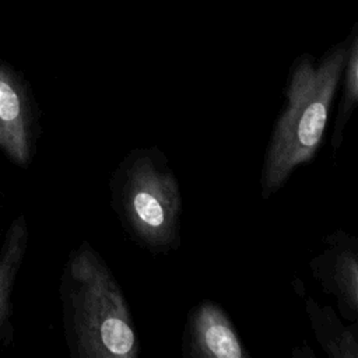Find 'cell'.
I'll list each match as a JSON object with an SVG mask.
<instances>
[{"label": "cell", "mask_w": 358, "mask_h": 358, "mask_svg": "<svg viewBox=\"0 0 358 358\" xmlns=\"http://www.w3.org/2000/svg\"><path fill=\"white\" fill-rule=\"evenodd\" d=\"M60 296L73 358H136L138 334L127 299L103 257L83 241L69 255Z\"/></svg>", "instance_id": "1"}, {"label": "cell", "mask_w": 358, "mask_h": 358, "mask_svg": "<svg viewBox=\"0 0 358 358\" xmlns=\"http://www.w3.org/2000/svg\"><path fill=\"white\" fill-rule=\"evenodd\" d=\"M348 46L327 52L319 63L301 56L292 64L260 172V193L268 200L282 189L292 172L315 159L323 143L333 99L347 60Z\"/></svg>", "instance_id": "2"}, {"label": "cell", "mask_w": 358, "mask_h": 358, "mask_svg": "<svg viewBox=\"0 0 358 358\" xmlns=\"http://www.w3.org/2000/svg\"><path fill=\"white\" fill-rule=\"evenodd\" d=\"M109 193L110 206L134 243L154 256L180 248V186L159 148H131L112 172Z\"/></svg>", "instance_id": "3"}, {"label": "cell", "mask_w": 358, "mask_h": 358, "mask_svg": "<svg viewBox=\"0 0 358 358\" xmlns=\"http://www.w3.org/2000/svg\"><path fill=\"white\" fill-rule=\"evenodd\" d=\"M324 248L309 262L313 278L337 302L340 316L358 319V238L340 229L323 238Z\"/></svg>", "instance_id": "4"}, {"label": "cell", "mask_w": 358, "mask_h": 358, "mask_svg": "<svg viewBox=\"0 0 358 358\" xmlns=\"http://www.w3.org/2000/svg\"><path fill=\"white\" fill-rule=\"evenodd\" d=\"M182 355L186 358L250 357L227 310L211 299H203L189 310Z\"/></svg>", "instance_id": "5"}, {"label": "cell", "mask_w": 358, "mask_h": 358, "mask_svg": "<svg viewBox=\"0 0 358 358\" xmlns=\"http://www.w3.org/2000/svg\"><path fill=\"white\" fill-rule=\"evenodd\" d=\"M35 113L24 83L0 64V148L18 165H27L34 152Z\"/></svg>", "instance_id": "6"}, {"label": "cell", "mask_w": 358, "mask_h": 358, "mask_svg": "<svg viewBox=\"0 0 358 358\" xmlns=\"http://www.w3.org/2000/svg\"><path fill=\"white\" fill-rule=\"evenodd\" d=\"M305 310L320 348L330 358L358 357V324H344L330 305H320L308 298Z\"/></svg>", "instance_id": "7"}, {"label": "cell", "mask_w": 358, "mask_h": 358, "mask_svg": "<svg viewBox=\"0 0 358 358\" xmlns=\"http://www.w3.org/2000/svg\"><path fill=\"white\" fill-rule=\"evenodd\" d=\"M27 245L28 225L21 215L11 222L0 250V331L10 315L11 294L27 252Z\"/></svg>", "instance_id": "8"}, {"label": "cell", "mask_w": 358, "mask_h": 358, "mask_svg": "<svg viewBox=\"0 0 358 358\" xmlns=\"http://www.w3.org/2000/svg\"><path fill=\"white\" fill-rule=\"evenodd\" d=\"M341 95L337 105V113L334 117V127L331 133L330 145L333 155L343 143L344 129L358 105V38L354 36L347 53V60L341 73Z\"/></svg>", "instance_id": "9"}]
</instances>
